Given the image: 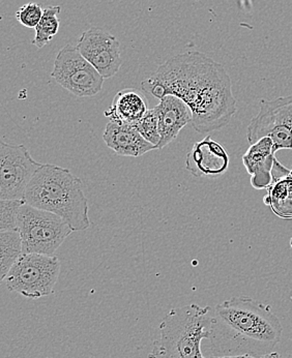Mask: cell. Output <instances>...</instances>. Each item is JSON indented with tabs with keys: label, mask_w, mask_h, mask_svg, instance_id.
Here are the masks:
<instances>
[{
	"label": "cell",
	"mask_w": 292,
	"mask_h": 358,
	"mask_svg": "<svg viewBox=\"0 0 292 358\" xmlns=\"http://www.w3.org/2000/svg\"><path fill=\"white\" fill-rule=\"evenodd\" d=\"M25 200H1L0 201V231L18 229V215Z\"/></svg>",
	"instance_id": "d6986e66"
},
{
	"label": "cell",
	"mask_w": 292,
	"mask_h": 358,
	"mask_svg": "<svg viewBox=\"0 0 292 358\" xmlns=\"http://www.w3.org/2000/svg\"><path fill=\"white\" fill-rule=\"evenodd\" d=\"M148 111L146 96L133 90H123L114 96L105 116L109 122L134 126Z\"/></svg>",
	"instance_id": "2e32d148"
},
{
	"label": "cell",
	"mask_w": 292,
	"mask_h": 358,
	"mask_svg": "<svg viewBox=\"0 0 292 358\" xmlns=\"http://www.w3.org/2000/svg\"><path fill=\"white\" fill-rule=\"evenodd\" d=\"M209 358H220V357H214V355H211V357Z\"/></svg>",
	"instance_id": "603a6c76"
},
{
	"label": "cell",
	"mask_w": 292,
	"mask_h": 358,
	"mask_svg": "<svg viewBox=\"0 0 292 358\" xmlns=\"http://www.w3.org/2000/svg\"><path fill=\"white\" fill-rule=\"evenodd\" d=\"M23 255L19 230L0 231V280L4 281L15 263Z\"/></svg>",
	"instance_id": "e0dca14e"
},
{
	"label": "cell",
	"mask_w": 292,
	"mask_h": 358,
	"mask_svg": "<svg viewBox=\"0 0 292 358\" xmlns=\"http://www.w3.org/2000/svg\"><path fill=\"white\" fill-rule=\"evenodd\" d=\"M220 358H282L279 353L277 352H270L267 353V355H263V357H251V355H241V357H224Z\"/></svg>",
	"instance_id": "7402d4cb"
},
{
	"label": "cell",
	"mask_w": 292,
	"mask_h": 358,
	"mask_svg": "<svg viewBox=\"0 0 292 358\" xmlns=\"http://www.w3.org/2000/svg\"><path fill=\"white\" fill-rule=\"evenodd\" d=\"M137 131L141 134L142 137L155 146H159L161 136L159 133V120L155 109H148L146 115L134 124Z\"/></svg>",
	"instance_id": "ffe728a7"
},
{
	"label": "cell",
	"mask_w": 292,
	"mask_h": 358,
	"mask_svg": "<svg viewBox=\"0 0 292 358\" xmlns=\"http://www.w3.org/2000/svg\"><path fill=\"white\" fill-rule=\"evenodd\" d=\"M287 358H292V352L291 353V355H288V357Z\"/></svg>",
	"instance_id": "cb8c5ba5"
},
{
	"label": "cell",
	"mask_w": 292,
	"mask_h": 358,
	"mask_svg": "<svg viewBox=\"0 0 292 358\" xmlns=\"http://www.w3.org/2000/svg\"><path fill=\"white\" fill-rule=\"evenodd\" d=\"M26 204L60 215L74 232L90 226L88 200L81 179L66 168L43 164L25 194Z\"/></svg>",
	"instance_id": "3957f363"
},
{
	"label": "cell",
	"mask_w": 292,
	"mask_h": 358,
	"mask_svg": "<svg viewBox=\"0 0 292 358\" xmlns=\"http://www.w3.org/2000/svg\"><path fill=\"white\" fill-rule=\"evenodd\" d=\"M226 150L209 136L196 142L186 157V169L195 178H219L229 167Z\"/></svg>",
	"instance_id": "8fae6325"
},
{
	"label": "cell",
	"mask_w": 292,
	"mask_h": 358,
	"mask_svg": "<svg viewBox=\"0 0 292 358\" xmlns=\"http://www.w3.org/2000/svg\"><path fill=\"white\" fill-rule=\"evenodd\" d=\"M141 90L159 100L169 94L183 100L199 134L224 128L237 113L230 76L222 64L200 52L169 58L141 82Z\"/></svg>",
	"instance_id": "6da1fadb"
},
{
	"label": "cell",
	"mask_w": 292,
	"mask_h": 358,
	"mask_svg": "<svg viewBox=\"0 0 292 358\" xmlns=\"http://www.w3.org/2000/svg\"><path fill=\"white\" fill-rule=\"evenodd\" d=\"M153 109L159 120V133L161 136L158 148L162 150L174 141L181 129L192 122V112L187 103L171 94L160 100Z\"/></svg>",
	"instance_id": "7c38bea8"
},
{
	"label": "cell",
	"mask_w": 292,
	"mask_h": 358,
	"mask_svg": "<svg viewBox=\"0 0 292 358\" xmlns=\"http://www.w3.org/2000/svg\"><path fill=\"white\" fill-rule=\"evenodd\" d=\"M43 15H44V10H42L40 4L36 3V2H29L17 10L16 18L21 25L36 29Z\"/></svg>",
	"instance_id": "44dd1931"
},
{
	"label": "cell",
	"mask_w": 292,
	"mask_h": 358,
	"mask_svg": "<svg viewBox=\"0 0 292 358\" xmlns=\"http://www.w3.org/2000/svg\"><path fill=\"white\" fill-rule=\"evenodd\" d=\"M103 140L110 150L122 157H138L159 150L146 141L135 127L118 122H109L106 124Z\"/></svg>",
	"instance_id": "5bb4252c"
},
{
	"label": "cell",
	"mask_w": 292,
	"mask_h": 358,
	"mask_svg": "<svg viewBox=\"0 0 292 358\" xmlns=\"http://www.w3.org/2000/svg\"><path fill=\"white\" fill-rule=\"evenodd\" d=\"M272 176L263 202L277 217L292 220V168L288 169L276 159Z\"/></svg>",
	"instance_id": "9a60e30c"
},
{
	"label": "cell",
	"mask_w": 292,
	"mask_h": 358,
	"mask_svg": "<svg viewBox=\"0 0 292 358\" xmlns=\"http://www.w3.org/2000/svg\"><path fill=\"white\" fill-rule=\"evenodd\" d=\"M283 327L270 306L237 296L216 306L211 314V355L260 357L272 352Z\"/></svg>",
	"instance_id": "7a4b0ae2"
},
{
	"label": "cell",
	"mask_w": 292,
	"mask_h": 358,
	"mask_svg": "<svg viewBox=\"0 0 292 358\" xmlns=\"http://www.w3.org/2000/svg\"><path fill=\"white\" fill-rule=\"evenodd\" d=\"M211 308L195 303L172 308L160 324L148 358H207L201 342L211 336Z\"/></svg>",
	"instance_id": "277c9868"
},
{
	"label": "cell",
	"mask_w": 292,
	"mask_h": 358,
	"mask_svg": "<svg viewBox=\"0 0 292 358\" xmlns=\"http://www.w3.org/2000/svg\"><path fill=\"white\" fill-rule=\"evenodd\" d=\"M18 230L22 238L23 254L54 256L74 232L60 215L29 204L21 206Z\"/></svg>",
	"instance_id": "5b68a950"
},
{
	"label": "cell",
	"mask_w": 292,
	"mask_h": 358,
	"mask_svg": "<svg viewBox=\"0 0 292 358\" xmlns=\"http://www.w3.org/2000/svg\"><path fill=\"white\" fill-rule=\"evenodd\" d=\"M76 47L104 79L120 72L123 64L120 44L109 32L102 28H90L80 36Z\"/></svg>",
	"instance_id": "30bf717a"
},
{
	"label": "cell",
	"mask_w": 292,
	"mask_h": 358,
	"mask_svg": "<svg viewBox=\"0 0 292 358\" xmlns=\"http://www.w3.org/2000/svg\"><path fill=\"white\" fill-rule=\"evenodd\" d=\"M51 77L78 98L96 96L101 92L105 80L77 47L70 44L62 47L56 55Z\"/></svg>",
	"instance_id": "ba28073f"
},
{
	"label": "cell",
	"mask_w": 292,
	"mask_h": 358,
	"mask_svg": "<svg viewBox=\"0 0 292 358\" xmlns=\"http://www.w3.org/2000/svg\"><path fill=\"white\" fill-rule=\"evenodd\" d=\"M265 137L272 138L274 152L292 150V96L261 101L258 114L246 129V139L251 145Z\"/></svg>",
	"instance_id": "52a82bcc"
},
{
	"label": "cell",
	"mask_w": 292,
	"mask_h": 358,
	"mask_svg": "<svg viewBox=\"0 0 292 358\" xmlns=\"http://www.w3.org/2000/svg\"><path fill=\"white\" fill-rule=\"evenodd\" d=\"M274 141L265 137L251 144L243 155V164L251 176V185L255 189H267L272 182V171L276 161Z\"/></svg>",
	"instance_id": "4fadbf2b"
},
{
	"label": "cell",
	"mask_w": 292,
	"mask_h": 358,
	"mask_svg": "<svg viewBox=\"0 0 292 358\" xmlns=\"http://www.w3.org/2000/svg\"><path fill=\"white\" fill-rule=\"evenodd\" d=\"M23 144H0V199L25 200L34 174L42 167Z\"/></svg>",
	"instance_id": "9c48e42d"
},
{
	"label": "cell",
	"mask_w": 292,
	"mask_h": 358,
	"mask_svg": "<svg viewBox=\"0 0 292 358\" xmlns=\"http://www.w3.org/2000/svg\"><path fill=\"white\" fill-rule=\"evenodd\" d=\"M60 259L41 254H23L6 275L4 282L11 292L27 299L48 296L60 275Z\"/></svg>",
	"instance_id": "8992f818"
},
{
	"label": "cell",
	"mask_w": 292,
	"mask_h": 358,
	"mask_svg": "<svg viewBox=\"0 0 292 358\" xmlns=\"http://www.w3.org/2000/svg\"><path fill=\"white\" fill-rule=\"evenodd\" d=\"M60 10L62 8L60 6H51L45 8L44 15L36 27V36L32 40V45L38 47L39 49H42L48 44L53 36L57 34L60 26V18H58Z\"/></svg>",
	"instance_id": "ac0fdd59"
},
{
	"label": "cell",
	"mask_w": 292,
	"mask_h": 358,
	"mask_svg": "<svg viewBox=\"0 0 292 358\" xmlns=\"http://www.w3.org/2000/svg\"><path fill=\"white\" fill-rule=\"evenodd\" d=\"M291 249H292V238H291Z\"/></svg>",
	"instance_id": "d4e9b609"
}]
</instances>
